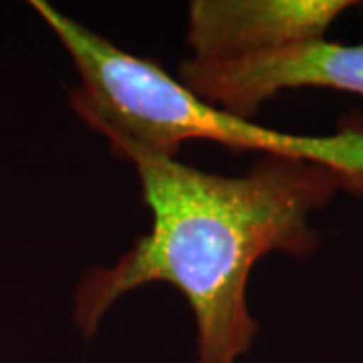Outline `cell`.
<instances>
[{"label": "cell", "mask_w": 363, "mask_h": 363, "mask_svg": "<svg viewBox=\"0 0 363 363\" xmlns=\"http://www.w3.org/2000/svg\"><path fill=\"white\" fill-rule=\"evenodd\" d=\"M178 79L206 104L245 119L286 89L315 87L363 97V40H315L240 61L186 59L178 67Z\"/></svg>", "instance_id": "obj_3"}, {"label": "cell", "mask_w": 363, "mask_h": 363, "mask_svg": "<svg viewBox=\"0 0 363 363\" xmlns=\"http://www.w3.org/2000/svg\"><path fill=\"white\" fill-rule=\"evenodd\" d=\"M30 9L63 45L79 75L69 105L113 152L138 147L176 157L182 143L206 140L234 152L293 157L335 172L343 190L363 198V116L341 119L333 135H295L233 116L200 99L180 79L133 52L123 51L45 0Z\"/></svg>", "instance_id": "obj_2"}, {"label": "cell", "mask_w": 363, "mask_h": 363, "mask_svg": "<svg viewBox=\"0 0 363 363\" xmlns=\"http://www.w3.org/2000/svg\"><path fill=\"white\" fill-rule=\"evenodd\" d=\"M116 154L135 168L152 228L111 267L85 271L73 293V323L93 337L123 295L166 283L194 313L196 363H238L259 333L247 303L255 264L272 252H317L309 218L343 182L293 157L262 156L242 176H220L138 147Z\"/></svg>", "instance_id": "obj_1"}, {"label": "cell", "mask_w": 363, "mask_h": 363, "mask_svg": "<svg viewBox=\"0 0 363 363\" xmlns=\"http://www.w3.org/2000/svg\"><path fill=\"white\" fill-rule=\"evenodd\" d=\"M353 0H194L186 43L194 61H240L323 40Z\"/></svg>", "instance_id": "obj_4"}]
</instances>
